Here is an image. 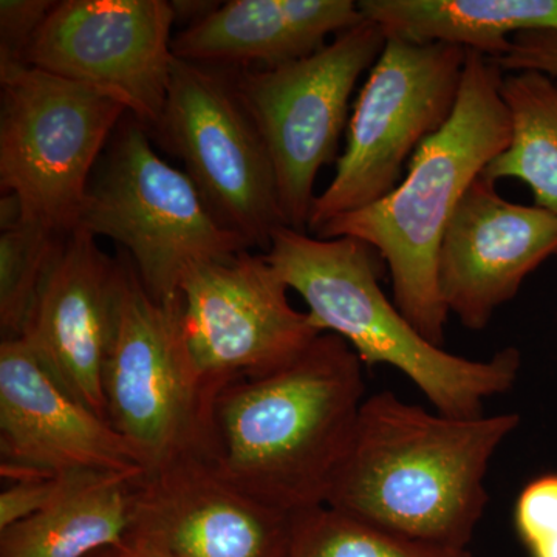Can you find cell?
<instances>
[{
	"label": "cell",
	"mask_w": 557,
	"mask_h": 557,
	"mask_svg": "<svg viewBox=\"0 0 557 557\" xmlns=\"http://www.w3.org/2000/svg\"><path fill=\"white\" fill-rule=\"evenodd\" d=\"M530 552L533 557H557V541L539 545V547L531 548Z\"/></svg>",
	"instance_id": "28"
},
{
	"label": "cell",
	"mask_w": 557,
	"mask_h": 557,
	"mask_svg": "<svg viewBox=\"0 0 557 557\" xmlns=\"http://www.w3.org/2000/svg\"><path fill=\"white\" fill-rule=\"evenodd\" d=\"M90 557H163L159 553L153 552L145 545L138 544V542L131 541L126 537V541L116 547L102 549L97 555Z\"/></svg>",
	"instance_id": "27"
},
{
	"label": "cell",
	"mask_w": 557,
	"mask_h": 557,
	"mask_svg": "<svg viewBox=\"0 0 557 557\" xmlns=\"http://www.w3.org/2000/svg\"><path fill=\"white\" fill-rule=\"evenodd\" d=\"M132 478L110 472L65 475L60 493L42 511L0 531V557H90L123 544L131 528Z\"/></svg>",
	"instance_id": "19"
},
{
	"label": "cell",
	"mask_w": 557,
	"mask_h": 557,
	"mask_svg": "<svg viewBox=\"0 0 557 557\" xmlns=\"http://www.w3.org/2000/svg\"><path fill=\"white\" fill-rule=\"evenodd\" d=\"M361 359L322 333L295 361L220 392L208 458L231 485L296 515L322 507L366 401Z\"/></svg>",
	"instance_id": "2"
},
{
	"label": "cell",
	"mask_w": 557,
	"mask_h": 557,
	"mask_svg": "<svg viewBox=\"0 0 557 557\" xmlns=\"http://www.w3.org/2000/svg\"><path fill=\"white\" fill-rule=\"evenodd\" d=\"M361 21L354 0H231L178 33L172 53L212 69H273L317 53Z\"/></svg>",
	"instance_id": "17"
},
{
	"label": "cell",
	"mask_w": 557,
	"mask_h": 557,
	"mask_svg": "<svg viewBox=\"0 0 557 557\" xmlns=\"http://www.w3.org/2000/svg\"><path fill=\"white\" fill-rule=\"evenodd\" d=\"M515 523L530 549L557 541V474L544 475L523 487Z\"/></svg>",
	"instance_id": "24"
},
{
	"label": "cell",
	"mask_w": 557,
	"mask_h": 557,
	"mask_svg": "<svg viewBox=\"0 0 557 557\" xmlns=\"http://www.w3.org/2000/svg\"><path fill=\"white\" fill-rule=\"evenodd\" d=\"M468 50L386 38L347 124L335 177L319 194L307 233L383 200L401 182L406 163L456 109Z\"/></svg>",
	"instance_id": "8"
},
{
	"label": "cell",
	"mask_w": 557,
	"mask_h": 557,
	"mask_svg": "<svg viewBox=\"0 0 557 557\" xmlns=\"http://www.w3.org/2000/svg\"><path fill=\"white\" fill-rule=\"evenodd\" d=\"M78 226L126 249L157 300L182 295L183 281L197 267L249 249L220 225L188 174L161 159L149 131L131 115L95 168Z\"/></svg>",
	"instance_id": "6"
},
{
	"label": "cell",
	"mask_w": 557,
	"mask_h": 557,
	"mask_svg": "<svg viewBox=\"0 0 557 557\" xmlns=\"http://www.w3.org/2000/svg\"><path fill=\"white\" fill-rule=\"evenodd\" d=\"M127 109L104 91L33 67H0V189L22 218L78 226L95 168Z\"/></svg>",
	"instance_id": "7"
},
{
	"label": "cell",
	"mask_w": 557,
	"mask_h": 557,
	"mask_svg": "<svg viewBox=\"0 0 557 557\" xmlns=\"http://www.w3.org/2000/svg\"><path fill=\"white\" fill-rule=\"evenodd\" d=\"M65 475L17 480L0 494V531L42 511L60 493Z\"/></svg>",
	"instance_id": "25"
},
{
	"label": "cell",
	"mask_w": 557,
	"mask_h": 557,
	"mask_svg": "<svg viewBox=\"0 0 557 557\" xmlns=\"http://www.w3.org/2000/svg\"><path fill=\"white\" fill-rule=\"evenodd\" d=\"M156 131L220 225L267 252L285 225L269 149L230 73L175 58Z\"/></svg>",
	"instance_id": "10"
},
{
	"label": "cell",
	"mask_w": 557,
	"mask_h": 557,
	"mask_svg": "<svg viewBox=\"0 0 557 557\" xmlns=\"http://www.w3.org/2000/svg\"><path fill=\"white\" fill-rule=\"evenodd\" d=\"M502 81L504 72L494 60L468 51L453 115L417 150L397 188L314 234L319 239L351 237L379 252L391 273L394 302L438 347L449 317L437 278L443 234L469 186L511 141Z\"/></svg>",
	"instance_id": "3"
},
{
	"label": "cell",
	"mask_w": 557,
	"mask_h": 557,
	"mask_svg": "<svg viewBox=\"0 0 557 557\" xmlns=\"http://www.w3.org/2000/svg\"><path fill=\"white\" fill-rule=\"evenodd\" d=\"M0 329L3 339L21 338L51 259L65 233L24 219L16 201H0Z\"/></svg>",
	"instance_id": "21"
},
{
	"label": "cell",
	"mask_w": 557,
	"mask_h": 557,
	"mask_svg": "<svg viewBox=\"0 0 557 557\" xmlns=\"http://www.w3.org/2000/svg\"><path fill=\"white\" fill-rule=\"evenodd\" d=\"M386 38L445 44L497 60L520 33L557 32V0H361Z\"/></svg>",
	"instance_id": "18"
},
{
	"label": "cell",
	"mask_w": 557,
	"mask_h": 557,
	"mask_svg": "<svg viewBox=\"0 0 557 557\" xmlns=\"http://www.w3.org/2000/svg\"><path fill=\"white\" fill-rule=\"evenodd\" d=\"M500 97L511 121V141L482 175L493 183H525L534 205L557 214V78L533 70L509 73Z\"/></svg>",
	"instance_id": "20"
},
{
	"label": "cell",
	"mask_w": 557,
	"mask_h": 557,
	"mask_svg": "<svg viewBox=\"0 0 557 557\" xmlns=\"http://www.w3.org/2000/svg\"><path fill=\"white\" fill-rule=\"evenodd\" d=\"M519 423L518 413L456 418L388 391L370 395L325 505L398 536L467 548L490 500L491 458Z\"/></svg>",
	"instance_id": "1"
},
{
	"label": "cell",
	"mask_w": 557,
	"mask_h": 557,
	"mask_svg": "<svg viewBox=\"0 0 557 557\" xmlns=\"http://www.w3.org/2000/svg\"><path fill=\"white\" fill-rule=\"evenodd\" d=\"M384 44L379 25L362 17L302 60L231 73L269 149L288 228L307 231L319 171L338 156L351 95Z\"/></svg>",
	"instance_id": "9"
},
{
	"label": "cell",
	"mask_w": 557,
	"mask_h": 557,
	"mask_svg": "<svg viewBox=\"0 0 557 557\" xmlns=\"http://www.w3.org/2000/svg\"><path fill=\"white\" fill-rule=\"evenodd\" d=\"M373 252L351 237L319 239L281 226L265 258L307 304L314 325L346 341L362 366L399 370L443 416H483L487 398L515 386L522 364L518 348L474 361L435 346L381 288Z\"/></svg>",
	"instance_id": "4"
},
{
	"label": "cell",
	"mask_w": 557,
	"mask_h": 557,
	"mask_svg": "<svg viewBox=\"0 0 557 557\" xmlns=\"http://www.w3.org/2000/svg\"><path fill=\"white\" fill-rule=\"evenodd\" d=\"M288 285L249 249L205 263L183 281L186 335L209 379H259L300 357L321 330L289 304Z\"/></svg>",
	"instance_id": "12"
},
{
	"label": "cell",
	"mask_w": 557,
	"mask_h": 557,
	"mask_svg": "<svg viewBox=\"0 0 557 557\" xmlns=\"http://www.w3.org/2000/svg\"><path fill=\"white\" fill-rule=\"evenodd\" d=\"M166 0H62L28 51V65L115 98L152 131L170 89L172 27Z\"/></svg>",
	"instance_id": "11"
},
{
	"label": "cell",
	"mask_w": 557,
	"mask_h": 557,
	"mask_svg": "<svg viewBox=\"0 0 557 557\" xmlns=\"http://www.w3.org/2000/svg\"><path fill=\"white\" fill-rule=\"evenodd\" d=\"M54 5L51 0L0 2V67L28 65L33 40Z\"/></svg>",
	"instance_id": "23"
},
{
	"label": "cell",
	"mask_w": 557,
	"mask_h": 557,
	"mask_svg": "<svg viewBox=\"0 0 557 557\" xmlns=\"http://www.w3.org/2000/svg\"><path fill=\"white\" fill-rule=\"evenodd\" d=\"M295 515L267 507L186 456L131 479L127 539L163 557H288Z\"/></svg>",
	"instance_id": "13"
},
{
	"label": "cell",
	"mask_w": 557,
	"mask_h": 557,
	"mask_svg": "<svg viewBox=\"0 0 557 557\" xmlns=\"http://www.w3.org/2000/svg\"><path fill=\"white\" fill-rule=\"evenodd\" d=\"M288 557L472 556L467 548L412 541L322 505L296 512Z\"/></svg>",
	"instance_id": "22"
},
{
	"label": "cell",
	"mask_w": 557,
	"mask_h": 557,
	"mask_svg": "<svg viewBox=\"0 0 557 557\" xmlns=\"http://www.w3.org/2000/svg\"><path fill=\"white\" fill-rule=\"evenodd\" d=\"M120 282L121 262L76 226L61 237L21 335L54 381L104 420L102 373Z\"/></svg>",
	"instance_id": "16"
},
{
	"label": "cell",
	"mask_w": 557,
	"mask_h": 557,
	"mask_svg": "<svg viewBox=\"0 0 557 557\" xmlns=\"http://www.w3.org/2000/svg\"><path fill=\"white\" fill-rule=\"evenodd\" d=\"M226 386L205 375L190 351L183 296L157 300L134 263L121 262L102 392L109 423L138 450L145 469L208 456L215 401Z\"/></svg>",
	"instance_id": "5"
},
{
	"label": "cell",
	"mask_w": 557,
	"mask_h": 557,
	"mask_svg": "<svg viewBox=\"0 0 557 557\" xmlns=\"http://www.w3.org/2000/svg\"><path fill=\"white\" fill-rule=\"evenodd\" d=\"M494 62L502 72L533 70L557 78V32L520 33L512 38L507 53Z\"/></svg>",
	"instance_id": "26"
},
{
	"label": "cell",
	"mask_w": 557,
	"mask_h": 557,
	"mask_svg": "<svg viewBox=\"0 0 557 557\" xmlns=\"http://www.w3.org/2000/svg\"><path fill=\"white\" fill-rule=\"evenodd\" d=\"M557 258V214L512 203L496 183L474 180L438 249L440 296L463 327L480 332L518 295L523 281Z\"/></svg>",
	"instance_id": "15"
},
{
	"label": "cell",
	"mask_w": 557,
	"mask_h": 557,
	"mask_svg": "<svg viewBox=\"0 0 557 557\" xmlns=\"http://www.w3.org/2000/svg\"><path fill=\"white\" fill-rule=\"evenodd\" d=\"M0 457L3 478L14 482L145 469L138 450L65 392L22 338L0 344Z\"/></svg>",
	"instance_id": "14"
}]
</instances>
